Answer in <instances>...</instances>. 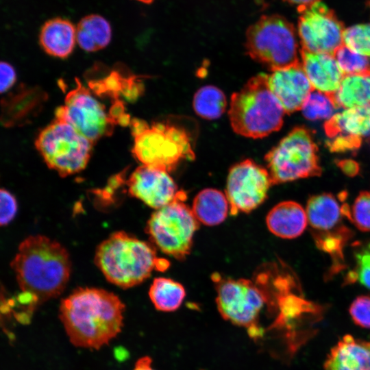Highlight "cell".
Wrapping results in <instances>:
<instances>
[{"instance_id":"obj_1","label":"cell","mask_w":370,"mask_h":370,"mask_svg":"<svg viewBox=\"0 0 370 370\" xmlns=\"http://www.w3.org/2000/svg\"><path fill=\"white\" fill-rule=\"evenodd\" d=\"M124 310V304L113 293L86 287L61 301L59 316L74 346L99 349L121 332Z\"/></svg>"},{"instance_id":"obj_2","label":"cell","mask_w":370,"mask_h":370,"mask_svg":"<svg viewBox=\"0 0 370 370\" xmlns=\"http://www.w3.org/2000/svg\"><path fill=\"white\" fill-rule=\"evenodd\" d=\"M24 301L34 307L59 296L71 274L67 250L58 242L43 235L24 239L11 262Z\"/></svg>"},{"instance_id":"obj_3","label":"cell","mask_w":370,"mask_h":370,"mask_svg":"<svg viewBox=\"0 0 370 370\" xmlns=\"http://www.w3.org/2000/svg\"><path fill=\"white\" fill-rule=\"evenodd\" d=\"M95 263L105 278L121 288L136 286L154 269H166L169 262L157 257L155 248L124 232H116L101 242Z\"/></svg>"},{"instance_id":"obj_4","label":"cell","mask_w":370,"mask_h":370,"mask_svg":"<svg viewBox=\"0 0 370 370\" xmlns=\"http://www.w3.org/2000/svg\"><path fill=\"white\" fill-rule=\"evenodd\" d=\"M228 112L233 130L252 138H263L279 130L286 114L270 89L265 73L252 77L232 95Z\"/></svg>"},{"instance_id":"obj_5","label":"cell","mask_w":370,"mask_h":370,"mask_svg":"<svg viewBox=\"0 0 370 370\" xmlns=\"http://www.w3.org/2000/svg\"><path fill=\"white\" fill-rule=\"evenodd\" d=\"M134 157L142 164L167 172L183 160H192L195 153L185 129L169 123H153L133 119L130 121Z\"/></svg>"},{"instance_id":"obj_6","label":"cell","mask_w":370,"mask_h":370,"mask_svg":"<svg viewBox=\"0 0 370 370\" xmlns=\"http://www.w3.org/2000/svg\"><path fill=\"white\" fill-rule=\"evenodd\" d=\"M245 47L251 58L271 71L301 62L295 29L279 14L262 15L251 25Z\"/></svg>"},{"instance_id":"obj_7","label":"cell","mask_w":370,"mask_h":370,"mask_svg":"<svg viewBox=\"0 0 370 370\" xmlns=\"http://www.w3.org/2000/svg\"><path fill=\"white\" fill-rule=\"evenodd\" d=\"M217 291L216 303L221 317L232 324L247 329L253 338L262 336L258 324L260 314L268 303L269 294L263 281L245 278H214Z\"/></svg>"},{"instance_id":"obj_8","label":"cell","mask_w":370,"mask_h":370,"mask_svg":"<svg viewBox=\"0 0 370 370\" xmlns=\"http://www.w3.org/2000/svg\"><path fill=\"white\" fill-rule=\"evenodd\" d=\"M318 147L304 127L293 129L264 156L273 184L319 176Z\"/></svg>"},{"instance_id":"obj_9","label":"cell","mask_w":370,"mask_h":370,"mask_svg":"<svg viewBox=\"0 0 370 370\" xmlns=\"http://www.w3.org/2000/svg\"><path fill=\"white\" fill-rule=\"evenodd\" d=\"M93 145L67 122L57 118L40 132L35 141L47 166L61 177L84 170Z\"/></svg>"},{"instance_id":"obj_10","label":"cell","mask_w":370,"mask_h":370,"mask_svg":"<svg viewBox=\"0 0 370 370\" xmlns=\"http://www.w3.org/2000/svg\"><path fill=\"white\" fill-rule=\"evenodd\" d=\"M199 223L182 197L156 210L147 221L146 230L151 242L162 252L181 260L191 250Z\"/></svg>"},{"instance_id":"obj_11","label":"cell","mask_w":370,"mask_h":370,"mask_svg":"<svg viewBox=\"0 0 370 370\" xmlns=\"http://www.w3.org/2000/svg\"><path fill=\"white\" fill-rule=\"evenodd\" d=\"M76 86L69 91L63 106L56 110V118L62 119L92 143L110 135L116 123L106 107L99 101L78 79Z\"/></svg>"},{"instance_id":"obj_12","label":"cell","mask_w":370,"mask_h":370,"mask_svg":"<svg viewBox=\"0 0 370 370\" xmlns=\"http://www.w3.org/2000/svg\"><path fill=\"white\" fill-rule=\"evenodd\" d=\"M298 35L302 49L312 53L334 55L343 45L344 24L333 10L317 1L297 8Z\"/></svg>"},{"instance_id":"obj_13","label":"cell","mask_w":370,"mask_h":370,"mask_svg":"<svg viewBox=\"0 0 370 370\" xmlns=\"http://www.w3.org/2000/svg\"><path fill=\"white\" fill-rule=\"evenodd\" d=\"M273 185L267 169L247 159L232 166L227 177L225 195L231 214L249 212L267 198Z\"/></svg>"},{"instance_id":"obj_14","label":"cell","mask_w":370,"mask_h":370,"mask_svg":"<svg viewBox=\"0 0 370 370\" xmlns=\"http://www.w3.org/2000/svg\"><path fill=\"white\" fill-rule=\"evenodd\" d=\"M127 185L131 196L155 210L185 196L169 172L143 164L132 173Z\"/></svg>"},{"instance_id":"obj_15","label":"cell","mask_w":370,"mask_h":370,"mask_svg":"<svg viewBox=\"0 0 370 370\" xmlns=\"http://www.w3.org/2000/svg\"><path fill=\"white\" fill-rule=\"evenodd\" d=\"M327 143L333 152L358 149L364 138L370 136V105L344 109L324 124Z\"/></svg>"},{"instance_id":"obj_16","label":"cell","mask_w":370,"mask_h":370,"mask_svg":"<svg viewBox=\"0 0 370 370\" xmlns=\"http://www.w3.org/2000/svg\"><path fill=\"white\" fill-rule=\"evenodd\" d=\"M268 75L270 89L282 104L286 113L301 110L314 90L301 64L278 69Z\"/></svg>"},{"instance_id":"obj_17","label":"cell","mask_w":370,"mask_h":370,"mask_svg":"<svg viewBox=\"0 0 370 370\" xmlns=\"http://www.w3.org/2000/svg\"><path fill=\"white\" fill-rule=\"evenodd\" d=\"M300 55L304 70L313 89L332 99L345 76L334 56L312 53L302 48Z\"/></svg>"},{"instance_id":"obj_18","label":"cell","mask_w":370,"mask_h":370,"mask_svg":"<svg viewBox=\"0 0 370 370\" xmlns=\"http://www.w3.org/2000/svg\"><path fill=\"white\" fill-rule=\"evenodd\" d=\"M325 370H370V341L344 335L328 354Z\"/></svg>"},{"instance_id":"obj_19","label":"cell","mask_w":370,"mask_h":370,"mask_svg":"<svg viewBox=\"0 0 370 370\" xmlns=\"http://www.w3.org/2000/svg\"><path fill=\"white\" fill-rule=\"evenodd\" d=\"M306 214L313 236L334 233L345 227L341 224L344 217L342 206L330 193L311 196L307 202Z\"/></svg>"},{"instance_id":"obj_20","label":"cell","mask_w":370,"mask_h":370,"mask_svg":"<svg viewBox=\"0 0 370 370\" xmlns=\"http://www.w3.org/2000/svg\"><path fill=\"white\" fill-rule=\"evenodd\" d=\"M307 214L298 203L285 201L275 206L267 214L266 223L269 230L282 238L300 236L306 227Z\"/></svg>"},{"instance_id":"obj_21","label":"cell","mask_w":370,"mask_h":370,"mask_svg":"<svg viewBox=\"0 0 370 370\" xmlns=\"http://www.w3.org/2000/svg\"><path fill=\"white\" fill-rule=\"evenodd\" d=\"M76 42V27L66 18L57 17L49 19L40 29V45L51 56L67 58L73 52Z\"/></svg>"},{"instance_id":"obj_22","label":"cell","mask_w":370,"mask_h":370,"mask_svg":"<svg viewBox=\"0 0 370 370\" xmlns=\"http://www.w3.org/2000/svg\"><path fill=\"white\" fill-rule=\"evenodd\" d=\"M46 95L39 90L21 89L18 93L2 101V123L6 126L21 125L39 110Z\"/></svg>"},{"instance_id":"obj_23","label":"cell","mask_w":370,"mask_h":370,"mask_svg":"<svg viewBox=\"0 0 370 370\" xmlns=\"http://www.w3.org/2000/svg\"><path fill=\"white\" fill-rule=\"evenodd\" d=\"M191 209L199 223L213 226L225 221L230 204L225 193L216 188H205L195 197Z\"/></svg>"},{"instance_id":"obj_24","label":"cell","mask_w":370,"mask_h":370,"mask_svg":"<svg viewBox=\"0 0 370 370\" xmlns=\"http://www.w3.org/2000/svg\"><path fill=\"white\" fill-rule=\"evenodd\" d=\"M112 29L109 22L99 14L85 16L76 27L77 42L88 52L105 48L110 43Z\"/></svg>"},{"instance_id":"obj_25","label":"cell","mask_w":370,"mask_h":370,"mask_svg":"<svg viewBox=\"0 0 370 370\" xmlns=\"http://www.w3.org/2000/svg\"><path fill=\"white\" fill-rule=\"evenodd\" d=\"M332 99L338 108L370 105V73L345 75Z\"/></svg>"},{"instance_id":"obj_26","label":"cell","mask_w":370,"mask_h":370,"mask_svg":"<svg viewBox=\"0 0 370 370\" xmlns=\"http://www.w3.org/2000/svg\"><path fill=\"white\" fill-rule=\"evenodd\" d=\"M149 296L158 310L172 312L181 306L186 291L177 282L166 278H156L150 286Z\"/></svg>"},{"instance_id":"obj_27","label":"cell","mask_w":370,"mask_h":370,"mask_svg":"<svg viewBox=\"0 0 370 370\" xmlns=\"http://www.w3.org/2000/svg\"><path fill=\"white\" fill-rule=\"evenodd\" d=\"M193 106L199 116L206 119H216L225 112L227 100L222 90L216 86L207 85L195 92Z\"/></svg>"},{"instance_id":"obj_28","label":"cell","mask_w":370,"mask_h":370,"mask_svg":"<svg viewBox=\"0 0 370 370\" xmlns=\"http://www.w3.org/2000/svg\"><path fill=\"white\" fill-rule=\"evenodd\" d=\"M338 109L328 95L313 90L306 99L302 108L304 116L310 120L330 119Z\"/></svg>"},{"instance_id":"obj_29","label":"cell","mask_w":370,"mask_h":370,"mask_svg":"<svg viewBox=\"0 0 370 370\" xmlns=\"http://www.w3.org/2000/svg\"><path fill=\"white\" fill-rule=\"evenodd\" d=\"M333 56L345 75L370 73V57L358 53L344 44Z\"/></svg>"},{"instance_id":"obj_30","label":"cell","mask_w":370,"mask_h":370,"mask_svg":"<svg viewBox=\"0 0 370 370\" xmlns=\"http://www.w3.org/2000/svg\"><path fill=\"white\" fill-rule=\"evenodd\" d=\"M343 44L358 53L370 57V23L346 28Z\"/></svg>"},{"instance_id":"obj_31","label":"cell","mask_w":370,"mask_h":370,"mask_svg":"<svg viewBox=\"0 0 370 370\" xmlns=\"http://www.w3.org/2000/svg\"><path fill=\"white\" fill-rule=\"evenodd\" d=\"M360 230L370 231V192L362 191L349 208L346 217Z\"/></svg>"},{"instance_id":"obj_32","label":"cell","mask_w":370,"mask_h":370,"mask_svg":"<svg viewBox=\"0 0 370 370\" xmlns=\"http://www.w3.org/2000/svg\"><path fill=\"white\" fill-rule=\"evenodd\" d=\"M356 269L347 277V282L358 281L370 291V244L356 255Z\"/></svg>"},{"instance_id":"obj_33","label":"cell","mask_w":370,"mask_h":370,"mask_svg":"<svg viewBox=\"0 0 370 370\" xmlns=\"http://www.w3.org/2000/svg\"><path fill=\"white\" fill-rule=\"evenodd\" d=\"M349 314L354 323L362 328L370 330V297L360 295L351 304Z\"/></svg>"},{"instance_id":"obj_34","label":"cell","mask_w":370,"mask_h":370,"mask_svg":"<svg viewBox=\"0 0 370 370\" xmlns=\"http://www.w3.org/2000/svg\"><path fill=\"white\" fill-rule=\"evenodd\" d=\"M0 223L1 225L8 224L17 212V203L15 197L3 188L0 192Z\"/></svg>"},{"instance_id":"obj_35","label":"cell","mask_w":370,"mask_h":370,"mask_svg":"<svg viewBox=\"0 0 370 370\" xmlns=\"http://www.w3.org/2000/svg\"><path fill=\"white\" fill-rule=\"evenodd\" d=\"M1 92L8 91L16 82V73L14 68L6 62H1Z\"/></svg>"},{"instance_id":"obj_36","label":"cell","mask_w":370,"mask_h":370,"mask_svg":"<svg viewBox=\"0 0 370 370\" xmlns=\"http://www.w3.org/2000/svg\"><path fill=\"white\" fill-rule=\"evenodd\" d=\"M151 358L148 356H145L136 361L133 370H154L151 367Z\"/></svg>"},{"instance_id":"obj_37","label":"cell","mask_w":370,"mask_h":370,"mask_svg":"<svg viewBox=\"0 0 370 370\" xmlns=\"http://www.w3.org/2000/svg\"><path fill=\"white\" fill-rule=\"evenodd\" d=\"M347 162L348 164H347V162H343V164H341V167L344 172L349 175H354L357 173L358 167L356 166V164L352 161Z\"/></svg>"},{"instance_id":"obj_38","label":"cell","mask_w":370,"mask_h":370,"mask_svg":"<svg viewBox=\"0 0 370 370\" xmlns=\"http://www.w3.org/2000/svg\"><path fill=\"white\" fill-rule=\"evenodd\" d=\"M284 1L291 4L298 5V7H305V6L310 5L317 1H320V0H284Z\"/></svg>"},{"instance_id":"obj_39","label":"cell","mask_w":370,"mask_h":370,"mask_svg":"<svg viewBox=\"0 0 370 370\" xmlns=\"http://www.w3.org/2000/svg\"><path fill=\"white\" fill-rule=\"evenodd\" d=\"M139 2L146 3V4H150L154 0H136Z\"/></svg>"}]
</instances>
